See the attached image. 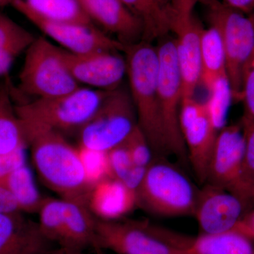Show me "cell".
Instances as JSON below:
<instances>
[{"mask_svg": "<svg viewBox=\"0 0 254 254\" xmlns=\"http://www.w3.org/2000/svg\"><path fill=\"white\" fill-rule=\"evenodd\" d=\"M77 148L86 181L91 188L105 179L112 177L108 151L81 145Z\"/></svg>", "mask_w": 254, "mask_h": 254, "instance_id": "28", "label": "cell"}, {"mask_svg": "<svg viewBox=\"0 0 254 254\" xmlns=\"http://www.w3.org/2000/svg\"><path fill=\"white\" fill-rule=\"evenodd\" d=\"M160 1H161L163 4L167 5V6L170 4V0H160Z\"/></svg>", "mask_w": 254, "mask_h": 254, "instance_id": "43", "label": "cell"}, {"mask_svg": "<svg viewBox=\"0 0 254 254\" xmlns=\"http://www.w3.org/2000/svg\"><path fill=\"white\" fill-rule=\"evenodd\" d=\"M65 59L63 48L43 37L35 38L26 50L19 74V91L36 98H51L80 87Z\"/></svg>", "mask_w": 254, "mask_h": 254, "instance_id": "6", "label": "cell"}, {"mask_svg": "<svg viewBox=\"0 0 254 254\" xmlns=\"http://www.w3.org/2000/svg\"><path fill=\"white\" fill-rule=\"evenodd\" d=\"M245 138L240 125H226L218 132L205 183L215 185L252 203L242 182Z\"/></svg>", "mask_w": 254, "mask_h": 254, "instance_id": "12", "label": "cell"}, {"mask_svg": "<svg viewBox=\"0 0 254 254\" xmlns=\"http://www.w3.org/2000/svg\"><path fill=\"white\" fill-rule=\"evenodd\" d=\"M64 200L46 198L40 208L39 225L42 232L52 243L61 245L63 236Z\"/></svg>", "mask_w": 254, "mask_h": 254, "instance_id": "27", "label": "cell"}, {"mask_svg": "<svg viewBox=\"0 0 254 254\" xmlns=\"http://www.w3.org/2000/svg\"><path fill=\"white\" fill-rule=\"evenodd\" d=\"M47 254H82V253H78V252H73V251L66 250V249L60 247L58 250H52Z\"/></svg>", "mask_w": 254, "mask_h": 254, "instance_id": "40", "label": "cell"}, {"mask_svg": "<svg viewBox=\"0 0 254 254\" xmlns=\"http://www.w3.org/2000/svg\"><path fill=\"white\" fill-rule=\"evenodd\" d=\"M158 47V86L160 113L165 138L170 153L180 160L188 159L180 125L182 102L181 76L175 54L174 38H161Z\"/></svg>", "mask_w": 254, "mask_h": 254, "instance_id": "9", "label": "cell"}, {"mask_svg": "<svg viewBox=\"0 0 254 254\" xmlns=\"http://www.w3.org/2000/svg\"><path fill=\"white\" fill-rule=\"evenodd\" d=\"M198 0H170V7L173 17L179 21H186L193 16Z\"/></svg>", "mask_w": 254, "mask_h": 254, "instance_id": "36", "label": "cell"}, {"mask_svg": "<svg viewBox=\"0 0 254 254\" xmlns=\"http://www.w3.org/2000/svg\"><path fill=\"white\" fill-rule=\"evenodd\" d=\"M137 126L129 91L120 86L108 91L93 116L79 130V145L109 151L126 141Z\"/></svg>", "mask_w": 254, "mask_h": 254, "instance_id": "8", "label": "cell"}, {"mask_svg": "<svg viewBox=\"0 0 254 254\" xmlns=\"http://www.w3.org/2000/svg\"><path fill=\"white\" fill-rule=\"evenodd\" d=\"M35 38L31 33L6 15L0 13V46L29 43Z\"/></svg>", "mask_w": 254, "mask_h": 254, "instance_id": "32", "label": "cell"}, {"mask_svg": "<svg viewBox=\"0 0 254 254\" xmlns=\"http://www.w3.org/2000/svg\"><path fill=\"white\" fill-rule=\"evenodd\" d=\"M91 21L126 47L143 41V25L121 0H79Z\"/></svg>", "mask_w": 254, "mask_h": 254, "instance_id": "16", "label": "cell"}, {"mask_svg": "<svg viewBox=\"0 0 254 254\" xmlns=\"http://www.w3.org/2000/svg\"><path fill=\"white\" fill-rule=\"evenodd\" d=\"M245 138L242 182L246 195L251 203L252 188L254 186V120L244 115L241 123Z\"/></svg>", "mask_w": 254, "mask_h": 254, "instance_id": "29", "label": "cell"}, {"mask_svg": "<svg viewBox=\"0 0 254 254\" xmlns=\"http://www.w3.org/2000/svg\"><path fill=\"white\" fill-rule=\"evenodd\" d=\"M125 143L129 150L133 164L140 168H148L153 160V150L138 125L131 132Z\"/></svg>", "mask_w": 254, "mask_h": 254, "instance_id": "31", "label": "cell"}, {"mask_svg": "<svg viewBox=\"0 0 254 254\" xmlns=\"http://www.w3.org/2000/svg\"><path fill=\"white\" fill-rule=\"evenodd\" d=\"M201 78L208 89L215 79L227 75L226 56L220 32L215 26L203 28L200 35Z\"/></svg>", "mask_w": 254, "mask_h": 254, "instance_id": "23", "label": "cell"}, {"mask_svg": "<svg viewBox=\"0 0 254 254\" xmlns=\"http://www.w3.org/2000/svg\"><path fill=\"white\" fill-rule=\"evenodd\" d=\"M26 148H19L7 154L0 155V185L20 167L26 165Z\"/></svg>", "mask_w": 254, "mask_h": 254, "instance_id": "34", "label": "cell"}, {"mask_svg": "<svg viewBox=\"0 0 254 254\" xmlns=\"http://www.w3.org/2000/svg\"><path fill=\"white\" fill-rule=\"evenodd\" d=\"M250 16H251V17H252V19H253L254 22V12L252 13V14H250Z\"/></svg>", "mask_w": 254, "mask_h": 254, "instance_id": "45", "label": "cell"}, {"mask_svg": "<svg viewBox=\"0 0 254 254\" xmlns=\"http://www.w3.org/2000/svg\"><path fill=\"white\" fill-rule=\"evenodd\" d=\"M180 125L188 160L198 181L205 184L219 132L206 102L200 103L194 98L182 100Z\"/></svg>", "mask_w": 254, "mask_h": 254, "instance_id": "11", "label": "cell"}, {"mask_svg": "<svg viewBox=\"0 0 254 254\" xmlns=\"http://www.w3.org/2000/svg\"><path fill=\"white\" fill-rule=\"evenodd\" d=\"M64 51L65 59L78 84L110 91L121 86L127 76L126 57L118 50H99L84 54Z\"/></svg>", "mask_w": 254, "mask_h": 254, "instance_id": "13", "label": "cell"}, {"mask_svg": "<svg viewBox=\"0 0 254 254\" xmlns=\"http://www.w3.org/2000/svg\"><path fill=\"white\" fill-rule=\"evenodd\" d=\"M182 254H254L252 241L233 231L202 234Z\"/></svg>", "mask_w": 254, "mask_h": 254, "instance_id": "22", "label": "cell"}, {"mask_svg": "<svg viewBox=\"0 0 254 254\" xmlns=\"http://www.w3.org/2000/svg\"><path fill=\"white\" fill-rule=\"evenodd\" d=\"M203 27L192 16L186 21L173 18L171 32L175 33V54L182 84V100L193 98L201 78L200 35Z\"/></svg>", "mask_w": 254, "mask_h": 254, "instance_id": "15", "label": "cell"}, {"mask_svg": "<svg viewBox=\"0 0 254 254\" xmlns=\"http://www.w3.org/2000/svg\"><path fill=\"white\" fill-rule=\"evenodd\" d=\"M127 9L143 25V41L151 43L161 39L171 32L173 14L170 4L160 0H121Z\"/></svg>", "mask_w": 254, "mask_h": 254, "instance_id": "21", "label": "cell"}, {"mask_svg": "<svg viewBox=\"0 0 254 254\" xmlns=\"http://www.w3.org/2000/svg\"><path fill=\"white\" fill-rule=\"evenodd\" d=\"M206 11L210 26L221 36L227 72L233 99L242 100V76L254 53V22L250 16L232 9L221 0H198Z\"/></svg>", "mask_w": 254, "mask_h": 254, "instance_id": "7", "label": "cell"}, {"mask_svg": "<svg viewBox=\"0 0 254 254\" xmlns=\"http://www.w3.org/2000/svg\"><path fill=\"white\" fill-rule=\"evenodd\" d=\"M230 231L240 234L249 240H254V210H248Z\"/></svg>", "mask_w": 254, "mask_h": 254, "instance_id": "37", "label": "cell"}, {"mask_svg": "<svg viewBox=\"0 0 254 254\" xmlns=\"http://www.w3.org/2000/svg\"><path fill=\"white\" fill-rule=\"evenodd\" d=\"M108 152L112 177L126 185L137 167L133 164L126 143L123 142Z\"/></svg>", "mask_w": 254, "mask_h": 254, "instance_id": "30", "label": "cell"}, {"mask_svg": "<svg viewBox=\"0 0 254 254\" xmlns=\"http://www.w3.org/2000/svg\"><path fill=\"white\" fill-rule=\"evenodd\" d=\"M11 0H0V6L6 3H11Z\"/></svg>", "mask_w": 254, "mask_h": 254, "instance_id": "41", "label": "cell"}, {"mask_svg": "<svg viewBox=\"0 0 254 254\" xmlns=\"http://www.w3.org/2000/svg\"><path fill=\"white\" fill-rule=\"evenodd\" d=\"M251 198H252V202H254V186L252 188V193H251Z\"/></svg>", "mask_w": 254, "mask_h": 254, "instance_id": "44", "label": "cell"}, {"mask_svg": "<svg viewBox=\"0 0 254 254\" xmlns=\"http://www.w3.org/2000/svg\"><path fill=\"white\" fill-rule=\"evenodd\" d=\"M28 146L27 138L13 103L9 80L0 83V155Z\"/></svg>", "mask_w": 254, "mask_h": 254, "instance_id": "20", "label": "cell"}, {"mask_svg": "<svg viewBox=\"0 0 254 254\" xmlns=\"http://www.w3.org/2000/svg\"><path fill=\"white\" fill-rule=\"evenodd\" d=\"M206 103L212 120L218 131L226 126L227 114L233 99L231 85L227 75L220 76L208 88Z\"/></svg>", "mask_w": 254, "mask_h": 254, "instance_id": "26", "label": "cell"}, {"mask_svg": "<svg viewBox=\"0 0 254 254\" xmlns=\"http://www.w3.org/2000/svg\"><path fill=\"white\" fill-rule=\"evenodd\" d=\"M250 204L232 192L205 183L200 189L193 217L203 234L222 233L233 229Z\"/></svg>", "mask_w": 254, "mask_h": 254, "instance_id": "14", "label": "cell"}, {"mask_svg": "<svg viewBox=\"0 0 254 254\" xmlns=\"http://www.w3.org/2000/svg\"><path fill=\"white\" fill-rule=\"evenodd\" d=\"M87 206L98 220H120L136 208V193L123 182L109 177L92 187Z\"/></svg>", "mask_w": 254, "mask_h": 254, "instance_id": "18", "label": "cell"}, {"mask_svg": "<svg viewBox=\"0 0 254 254\" xmlns=\"http://www.w3.org/2000/svg\"><path fill=\"white\" fill-rule=\"evenodd\" d=\"M43 17L55 21L93 24L79 0H22Z\"/></svg>", "mask_w": 254, "mask_h": 254, "instance_id": "25", "label": "cell"}, {"mask_svg": "<svg viewBox=\"0 0 254 254\" xmlns=\"http://www.w3.org/2000/svg\"><path fill=\"white\" fill-rule=\"evenodd\" d=\"M11 4L40 31L70 53L84 54L99 50L125 53L126 49V46L93 24L52 21L37 14L22 0H11Z\"/></svg>", "mask_w": 254, "mask_h": 254, "instance_id": "10", "label": "cell"}, {"mask_svg": "<svg viewBox=\"0 0 254 254\" xmlns=\"http://www.w3.org/2000/svg\"><path fill=\"white\" fill-rule=\"evenodd\" d=\"M108 93L80 86L71 93L55 98L21 102L15 105V109L24 128L61 133L79 131L93 116Z\"/></svg>", "mask_w": 254, "mask_h": 254, "instance_id": "5", "label": "cell"}, {"mask_svg": "<svg viewBox=\"0 0 254 254\" xmlns=\"http://www.w3.org/2000/svg\"><path fill=\"white\" fill-rule=\"evenodd\" d=\"M2 185L13 195L22 213H38L46 199L37 188L31 170L26 164L13 172Z\"/></svg>", "mask_w": 254, "mask_h": 254, "instance_id": "24", "label": "cell"}, {"mask_svg": "<svg viewBox=\"0 0 254 254\" xmlns=\"http://www.w3.org/2000/svg\"><path fill=\"white\" fill-rule=\"evenodd\" d=\"M96 222L87 205L64 200L63 236L60 247L78 253L89 247L95 249Z\"/></svg>", "mask_w": 254, "mask_h": 254, "instance_id": "19", "label": "cell"}, {"mask_svg": "<svg viewBox=\"0 0 254 254\" xmlns=\"http://www.w3.org/2000/svg\"><path fill=\"white\" fill-rule=\"evenodd\" d=\"M24 130L33 163L43 182L62 199L87 205L92 188L86 181L78 148L59 132Z\"/></svg>", "mask_w": 254, "mask_h": 254, "instance_id": "1", "label": "cell"}, {"mask_svg": "<svg viewBox=\"0 0 254 254\" xmlns=\"http://www.w3.org/2000/svg\"><path fill=\"white\" fill-rule=\"evenodd\" d=\"M164 157L153 159L136 190L137 207L163 218L193 216L200 189Z\"/></svg>", "mask_w": 254, "mask_h": 254, "instance_id": "4", "label": "cell"}, {"mask_svg": "<svg viewBox=\"0 0 254 254\" xmlns=\"http://www.w3.org/2000/svg\"><path fill=\"white\" fill-rule=\"evenodd\" d=\"M95 254H110L105 253V252H103V251L101 250H96V253H95Z\"/></svg>", "mask_w": 254, "mask_h": 254, "instance_id": "42", "label": "cell"}, {"mask_svg": "<svg viewBox=\"0 0 254 254\" xmlns=\"http://www.w3.org/2000/svg\"><path fill=\"white\" fill-rule=\"evenodd\" d=\"M242 100L245 103V115L254 120V53L244 69Z\"/></svg>", "mask_w": 254, "mask_h": 254, "instance_id": "33", "label": "cell"}, {"mask_svg": "<svg viewBox=\"0 0 254 254\" xmlns=\"http://www.w3.org/2000/svg\"><path fill=\"white\" fill-rule=\"evenodd\" d=\"M224 4L232 9L250 15L254 12V0H221Z\"/></svg>", "mask_w": 254, "mask_h": 254, "instance_id": "39", "label": "cell"}, {"mask_svg": "<svg viewBox=\"0 0 254 254\" xmlns=\"http://www.w3.org/2000/svg\"><path fill=\"white\" fill-rule=\"evenodd\" d=\"M31 43H20L8 46H0V77L6 76L16 58L27 50Z\"/></svg>", "mask_w": 254, "mask_h": 254, "instance_id": "35", "label": "cell"}, {"mask_svg": "<svg viewBox=\"0 0 254 254\" xmlns=\"http://www.w3.org/2000/svg\"><path fill=\"white\" fill-rule=\"evenodd\" d=\"M16 211L20 210L14 197L3 185H0V213Z\"/></svg>", "mask_w": 254, "mask_h": 254, "instance_id": "38", "label": "cell"}, {"mask_svg": "<svg viewBox=\"0 0 254 254\" xmlns=\"http://www.w3.org/2000/svg\"><path fill=\"white\" fill-rule=\"evenodd\" d=\"M125 55L128 91L136 109L138 127L149 142L153 154L165 158L170 153L160 113L156 47L149 42L141 41L127 46Z\"/></svg>", "mask_w": 254, "mask_h": 254, "instance_id": "2", "label": "cell"}, {"mask_svg": "<svg viewBox=\"0 0 254 254\" xmlns=\"http://www.w3.org/2000/svg\"><path fill=\"white\" fill-rule=\"evenodd\" d=\"M193 238L148 220L97 219L95 250L116 254H182Z\"/></svg>", "mask_w": 254, "mask_h": 254, "instance_id": "3", "label": "cell"}, {"mask_svg": "<svg viewBox=\"0 0 254 254\" xmlns=\"http://www.w3.org/2000/svg\"><path fill=\"white\" fill-rule=\"evenodd\" d=\"M52 244L22 212L0 213V254H47Z\"/></svg>", "mask_w": 254, "mask_h": 254, "instance_id": "17", "label": "cell"}]
</instances>
